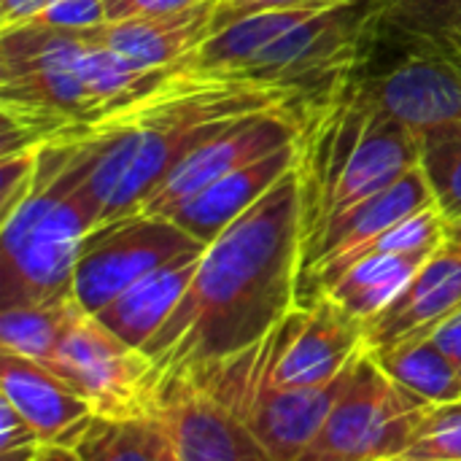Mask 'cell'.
I'll list each match as a JSON object with an SVG mask.
<instances>
[{"label": "cell", "mask_w": 461, "mask_h": 461, "mask_svg": "<svg viewBox=\"0 0 461 461\" xmlns=\"http://www.w3.org/2000/svg\"><path fill=\"white\" fill-rule=\"evenodd\" d=\"M303 216L294 167L208 243L184 300L140 348L159 384L254 348L297 308Z\"/></svg>", "instance_id": "cell-1"}, {"label": "cell", "mask_w": 461, "mask_h": 461, "mask_svg": "<svg viewBox=\"0 0 461 461\" xmlns=\"http://www.w3.org/2000/svg\"><path fill=\"white\" fill-rule=\"evenodd\" d=\"M313 105L292 89L235 73L176 68L138 100L51 143L86 140L95 149L86 194L97 224L138 213L170 170L197 146L251 113H294ZM305 124V122H303Z\"/></svg>", "instance_id": "cell-2"}, {"label": "cell", "mask_w": 461, "mask_h": 461, "mask_svg": "<svg viewBox=\"0 0 461 461\" xmlns=\"http://www.w3.org/2000/svg\"><path fill=\"white\" fill-rule=\"evenodd\" d=\"M95 149L86 140L38 146L32 189L3 216L0 305H27L73 294V270L89 230L97 227L86 194Z\"/></svg>", "instance_id": "cell-3"}, {"label": "cell", "mask_w": 461, "mask_h": 461, "mask_svg": "<svg viewBox=\"0 0 461 461\" xmlns=\"http://www.w3.org/2000/svg\"><path fill=\"white\" fill-rule=\"evenodd\" d=\"M419 165L421 135L384 111L367 86L348 97L338 95L300 138L305 238Z\"/></svg>", "instance_id": "cell-4"}, {"label": "cell", "mask_w": 461, "mask_h": 461, "mask_svg": "<svg viewBox=\"0 0 461 461\" xmlns=\"http://www.w3.org/2000/svg\"><path fill=\"white\" fill-rule=\"evenodd\" d=\"M84 32L19 24L3 30V154L38 149L97 119L78 62Z\"/></svg>", "instance_id": "cell-5"}, {"label": "cell", "mask_w": 461, "mask_h": 461, "mask_svg": "<svg viewBox=\"0 0 461 461\" xmlns=\"http://www.w3.org/2000/svg\"><path fill=\"white\" fill-rule=\"evenodd\" d=\"M267 357H270V335L238 357L189 370L184 375L194 378L211 394L224 400L246 421V427L254 432V438L262 443L270 459L297 461L324 427L332 405L338 402V397L343 394L351 378V367L357 359L343 375H338L324 386L276 389L265 378Z\"/></svg>", "instance_id": "cell-6"}, {"label": "cell", "mask_w": 461, "mask_h": 461, "mask_svg": "<svg viewBox=\"0 0 461 461\" xmlns=\"http://www.w3.org/2000/svg\"><path fill=\"white\" fill-rule=\"evenodd\" d=\"M432 405L394 384L365 348L324 427L297 461H389L402 456Z\"/></svg>", "instance_id": "cell-7"}, {"label": "cell", "mask_w": 461, "mask_h": 461, "mask_svg": "<svg viewBox=\"0 0 461 461\" xmlns=\"http://www.w3.org/2000/svg\"><path fill=\"white\" fill-rule=\"evenodd\" d=\"M205 249L197 238L165 216L130 213L89 230L73 270V297L89 313H100L122 292L170 259Z\"/></svg>", "instance_id": "cell-8"}, {"label": "cell", "mask_w": 461, "mask_h": 461, "mask_svg": "<svg viewBox=\"0 0 461 461\" xmlns=\"http://www.w3.org/2000/svg\"><path fill=\"white\" fill-rule=\"evenodd\" d=\"M97 416H132L154 411L159 378L151 359L119 340L95 316L81 311L65 332L51 367Z\"/></svg>", "instance_id": "cell-9"}, {"label": "cell", "mask_w": 461, "mask_h": 461, "mask_svg": "<svg viewBox=\"0 0 461 461\" xmlns=\"http://www.w3.org/2000/svg\"><path fill=\"white\" fill-rule=\"evenodd\" d=\"M367 348L365 324L330 297L297 305L273 332L265 378L276 389L324 386Z\"/></svg>", "instance_id": "cell-10"}, {"label": "cell", "mask_w": 461, "mask_h": 461, "mask_svg": "<svg viewBox=\"0 0 461 461\" xmlns=\"http://www.w3.org/2000/svg\"><path fill=\"white\" fill-rule=\"evenodd\" d=\"M408 43L413 49L365 86L384 111L419 135L461 130V46L448 35Z\"/></svg>", "instance_id": "cell-11"}, {"label": "cell", "mask_w": 461, "mask_h": 461, "mask_svg": "<svg viewBox=\"0 0 461 461\" xmlns=\"http://www.w3.org/2000/svg\"><path fill=\"white\" fill-rule=\"evenodd\" d=\"M300 138H303V119L294 113L273 111V113L243 116L230 127H224L211 140H205L203 146H197L194 151H189L138 213L162 216L173 205L189 200L192 194L219 181L221 176L235 173L289 143H297Z\"/></svg>", "instance_id": "cell-12"}, {"label": "cell", "mask_w": 461, "mask_h": 461, "mask_svg": "<svg viewBox=\"0 0 461 461\" xmlns=\"http://www.w3.org/2000/svg\"><path fill=\"white\" fill-rule=\"evenodd\" d=\"M154 411L176 461H273L246 421L189 375L162 381Z\"/></svg>", "instance_id": "cell-13"}, {"label": "cell", "mask_w": 461, "mask_h": 461, "mask_svg": "<svg viewBox=\"0 0 461 461\" xmlns=\"http://www.w3.org/2000/svg\"><path fill=\"white\" fill-rule=\"evenodd\" d=\"M0 397L35 429L43 446L73 448L95 421V408L54 370L5 354L0 357Z\"/></svg>", "instance_id": "cell-14"}, {"label": "cell", "mask_w": 461, "mask_h": 461, "mask_svg": "<svg viewBox=\"0 0 461 461\" xmlns=\"http://www.w3.org/2000/svg\"><path fill=\"white\" fill-rule=\"evenodd\" d=\"M432 205H438V203H435L432 186L419 165L408 176H402L397 184H392L389 189L362 200L359 205L338 213L335 219L321 224L316 232H311L303 240V273L300 276L357 251L359 246L384 235L397 221H402L424 208H432Z\"/></svg>", "instance_id": "cell-15"}, {"label": "cell", "mask_w": 461, "mask_h": 461, "mask_svg": "<svg viewBox=\"0 0 461 461\" xmlns=\"http://www.w3.org/2000/svg\"><path fill=\"white\" fill-rule=\"evenodd\" d=\"M461 311V257L440 246L411 278V284L365 324L367 348L427 338L440 321Z\"/></svg>", "instance_id": "cell-16"}, {"label": "cell", "mask_w": 461, "mask_h": 461, "mask_svg": "<svg viewBox=\"0 0 461 461\" xmlns=\"http://www.w3.org/2000/svg\"><path fill=\"white\" fill-rule=\"evenodd\" d=\"M300 162V140L289 143L235 173L221 176L203 192L173 205L165 219L176 221L200 243H213L235 219H240L257 200H262L289 170Z\"/></svg>", "instance_id": "cell-17"}, {"label": "cell", "mask_w": 461, "mask_h": 461, "mask_svg": "<svg viewBox=\"0 0 461 461\" xmlns=\"http://www.w3.org/2000/svg\"><path fill=\"white\" fill-rule=\"evenodd\" d=\"M216 5L219 0H205L181 14L105 22L103 27L84 30V38L92 46H108L140 65L184 68L192 65L200 46L213 35Z\"/></svg>", "instance_id": "cell-18"}, {"label": "cell", "mask_w": 461, "mask_h": 461, "mask_svg": "<svg viewBox=\"0 0 461 461\" xmlns=\"http://www.w3.org/2000/svg\"><path fill=\"white\" fill-rule=\"evenodd\" d=\"M205 249L181 254L167 265L157 267L154 273L143 276L113 303H108L100 313H95V319L127 346L143 348L162 330L176 305L184 300Z\"/></svg>", "instance_id": "cell-19"}, {"label": "cell", "mask_w": 461, "mask_h": 461, "mask_svg": "<svg viewBox=\"0 0 461 461\" xmlns=\"http://www.w3.org/2000/svg\"><path fill=\"white\" fill-rule=\"evenodd\" d=\"M335 5H351V3H305L292 8H270L259 11L243 19H235L224 27H219L197 51L192 59V68L197 70H216V73H238L243 70L262 49L292 32L294 27L305 24L316 14L335 8Z\"/></svg>", "instance_id": "cell-20"}, {"label": "cell", "mask_w": 461, "mask_h": 461, "mask_svg": "<svg viewBox=\"0 0 461 461\" xmlns=\"http://www.w3.org/2000/svg\"><path fill=\"white\" fill-rule=\"evenodd\" d=\"M435 254V251H432ZM432 254H373L354 262L321 297L338 303L362 324L373 321Z\"/></svg>", "instance_id": "cell-21"}, {"label": "cell", "mask_w": 461, "mask_h": 461, "mask_svg": "<svg viewBox=\"0 0 461 461\" xmlns=\"http://www.w3.org/2000/svg\"><path fill=\"white\" fill-rule=\"evenodd\" d=\"M78 461H176L170 435L157 411L95 416L76 446Z\"/></svg>", "instance_id": "cell-22"}, {"label": "cell", "mask_w": 461, "mask_h": 461, "mask_svg": "<svg viewBox=\"0 0 461 461\" xmlns=\"http://www.w3.org/2000/svg\"><path fill=\"white\" fill-rule=\"evenodd\" d=\"M84 308L73 294L0 311V351L54 367L57 348Z\"/></svg>", "instance_id": "cell-23"}, {"label": "cell", "mask_w": 461, "mask_h": 461, "mask_svg": "<svg viewBox=\"0 0 461 461\" xmlns=\"http://www.w3.org/2000/svg\"><path fill=\"white\" fill-rule=\"evenodd\" d=\"M370 354L394 384L427 400L429 405L461 400V373L429 338H411L394 346L370 348Z\"/></svg>", "instance_id": "cell-24"}, {"label": "cell", "mask_w": 461, "mask_h": 461, "mask_svg": "<svg viewBox=\"0 0 461 461\" xmlns=\"http://www.w3.org/2000/svg\"><path fill=\"white\" fill-rule=\"evenodd\" d=\"M421 170L443 219H461V130L421 135Z\"/></svg>", "instance_id": "cell-25"}, {"label": "cell", "mask_w": 461, "mask_h": 461, "mask_svg": "<svg viewBox=\"0 0 461 461\" xmlns=\"http://www.w3.org/2000/svg\"><path fill=\"white\" fill-rule=\"evenodd\" d=\"M370 19L408 41L432 38L461 27V0H378Z\"/></svg>", "instance_id": "cell-26"}, {"label": "cell", "mask_w": 461, "mask_h": 461, "mask_svg": "<svg viewBox=\"0 0 461 461\" xmlns=\"http://www.w3.org/2000/svg\"><path fill=\"white\" fill-rule=\"evenodd\" d=\"M397 459L461 461V400L432 405L421 419L408 451Z\"/></svg>", "instance_id": "cell-27"}, {"label": "cell", "mask_w": 461, "mask_h": 461, "mask_svg": "<svg viewBox=\"0 0 461 461\" xmlns=\"http://www.w3.org/2000/svg\"><path fill=\"white\" fill-rule=\"evenodd\" d=\"M105 22H108V3L105 0H51L49 5H43L38 14H32L22 24L84 32V30L103 27Z\"/></svg>", "instance_id": "cell-28"}, {"label": "cell", "mask_w": 461, "mask_h": 461, "mask_svg": "<svg viewBox=\"0 0 461 461\" xmlns=\"http://www.w3.org/2000/svg\"><path fill=\"white\" fill-rule=\"evenodd\" d=\"M35 165H38V149L3 154V165H0V200H3L0 219L8 216L24 200V194L32 189Z\"/></svg>", "instance_id": "cell-29"}, {"label": "cell", "mask_w": 461, "mask_h": 461, "mask_svg": "<svg viewBox=\"0 0 461 461\" xmlns=\"http://www.w3.org/2000/svg\"><path fill=\"white\" fill-rule=\"evenodd\" d=\"M200 3H205V0H111L108 3V22L181 14V11H189Z\"/></svg>", "instance_id": "cell-30"}, {"label": "cell", "mask_w": 461, "mask_h": 461, "mask_svg": "<svg viewBox=\"0 0 461 461\" xmlns=\"http://www.w3.org/2000/svg\"><path fill=\"white\" fill-rule=\"evenodd\" d=\"M305 3H354V0H219L216 16H213V32L235 19L270 11V8H292V5H305Z\"/></svg>", "instance_id": "cell-31"}, {"label": "cell", "mask_w": 461, "mask_h": 461, "mask_svg": "<svg viewBox=\"0 0 461 461\" xmlns=\"http://www.w3.org/2000/svg\"><path fill=\"white\" fill-rule=\"evenodd\" d=\"M43 446L35 429L16 413V408L0 397V451Z\"/></svg>", "instance_id": "cell-32"}, {"label": "cell", "mask_w": 461, "mask_h": 461, "mask_svg": "<svg viewBox=\"0 0 461 461\" xmlns=\"http://www.w3.org/2000/svg\"><path fill=\"white\" fill-rule=\"evenodd\" d=\"M427 338L440 348V354L461 373V311H456L454 316H448L446 321H440Z\"/></svg>", "instance_id": "cell-33"}, {"label": "cell", "mask_w": 461, "mask_h": 461, "mask_svg": "<svg viewBox=\"0 0 461 461\" xmlns=\"http://www.w3.org/2000/svg\"><path fill=\"white\" fill-rule=\"evenodd\" d=\"M35 3H38V0H0V22H3V27L14 24V22H16L19 16H24Z\"/></svg>", "instance_id": "cell-34"}, {"label": "cell", "mask_w": 461, "mask_h": 461, "mask_svg": "<svg viewBox=\"0 0 461 461\" xmlns=\"http://www.w3.org/2000/svg\"><path fill=\"white\" fill-rule=\"evenodd\" d=\"M443 246L461 257V219L443 221Z\"/></svg>", "instance_id": "cell-35"}, {"label": "cell", "mask_w": 461, "mask_h": 461, "mask_svg": "<svg viewBox=\"0 0 461 461\" xmlns=\"http://www.w3.org/2000/svg\"><path fill=\"white\" fill-rule=\"evenodd\" d=\"M32 461H78L73 448H59V446H41Z\"/></svg>", "instance_id": "cell-36"}, {"label": "cell", "mask_w": 461, "mask_h": 461, "mask_svg": "<svg viewBox=\"0 0 461 461\" xmlns=\"http://www.w3.org/2000/svg\"><path fill=\"white\" fill-rule=\"evenodd\" d=\"M41 446L32 448H11V451H0V461H32Z\"/></svg>", "instance_id": "cell-37"}, {"label": "cell", "mask_w": 461, "mask_h": 461, "mask_svg": "<svg viewBox=\"0 0 461 461\" xmlns=\"http://www.w3.org/2000/svg\"><path fill=\"white\" fill-rule=\"evenodd\" d=\"M440 35H448L456 46H461V27H456V30H448V32H440Z\"/></svg>", "instance_id": "cell-38"}, {"label": "cell", "mask_w": 461, "mask_h": 461, "mask_svg": "<svg viewBox=\"0 0 461 461\" xmlns=\"http://www.w3.org/2000/svg\"><path fill=\"white\" fill-rule=\"evenodd\" d=\"M389 461H408V459H389Z\"/></svg>", "instance_id": "cell-39"}, {"label": "cell", "mask_w": 461, "mask_h": 461, "mask_svg": "<svg viewBox=\"0 0 461 461\" xmlns=\"http://www.w3.org/2000/svg\"><path fill=\"white\" fill-rule=\"evenodd\" d=\"M105 3H111V0H105Z\"/></svg>", "instance_id": "cell-40"}, {"label": "cell", "mask_w": 461, "mask_h": 461, "mask_svg": "<svg viewBox=\"0 0 461 461\" xmlns=\"http://www.w3.org/2000/svg\"><path fill=\"white\" fill-rule=\"evenodd\" d=\"M354 3H357V0H354Z\"/></svg>", "instance_id": "cell-41"}]
</instances>
